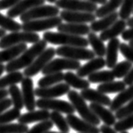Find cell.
<instances>
[{
    "instance_id": "cell-35",
    "label": "cell",
    "mask_w": 133,
    "mask_h": 133,
    "mask_svg": "<svg viewBox=\"0 0 133 133\" xmlns=\"http://www.w3.org/2000/svg\"><path fill=\"white\" fill-rule=\"evenodd\" d=\"M50 120L52 121V123L56 125V127L61 131V132H65V133L69 132L70 127L68 123V121H66V118L62 116V115L60 112L57 111L51 112Z\"/></svg>"
},
{
    "instance_id": "cell-26",
    "label": "cell",
    "mask_w": 133,
    "mask_h": 133,
    "mask_svg": "<svg viewBox=\"0 0 133 133\" xmlns=\"http://www.w3.org/2000/svg\"><path fill=\"white\" fill-rule=\"evenodd\" d=\"M25 50H27V45L25 43L3 49V51H0V63L13 61L14 59L21 55Z\"/></svg>"
},
{
    "instance_id": "cell-47",
    "label": "cell",
    "mask_w": 133,
    "mask_h": 133,
    "mask_svg": "<svg viewBox=\"0 0 133 133\" xmlns=\"http://www.w3.org/2000/svg\"><path fill=\"white\" fill-rule=\"evenodd\" d=\"M121 37L124 41H133V28H130L127 30L125 29L124 32L121 34Z\"/></svg>"
},
{
    "instance_id": "cell-17",
    "label": "cell",
    "mask_w": 133,
    "mask_h": 133,
    "mask_svg": "<svg viewBox=\"0 0 133 133\" xmlns=\"http://www.w3.org/2000/svg\"><path fill=\"white\" fill-rule=\"evenodd\" d=\"M58 32L66 33L73 36H83L89 35L91 32L90 27L86 24H77V23H62L57 27Z\"/></svg>"
},
{
    "instance_id": "cell-21",
    "label": "cell",
    "mask_w": 133,
    "mask_h": 133,
    "mask_svg": "<svg viewBox=\"0 0 133 133\" xmlns=\"http://www.w3.org/2000/svg\"><path fill=\"white\" fill-rule=\"evenodd\" d=\"M119 14L115 11L112 14H110L102 18H99V19L94 20L90 24V30L92 32H102V31L105 30L109 27H110L114 23H115L118 20Z\"/></svg>"
},
{
    "instance_id": "cell-46",
    "label": "cell",
    "mask_w": 133,
    "mask_h": 133,
    "mask_svg": "<svg viewBox=\"0 0 133 133\" xmlns=\"http://www.w3.org/2000/svg\"><path fill=\"white\" fill-rule=\"evenodd\" d=\"M13 105V102L11 99L5 98L2 100H0V114L5 112L7 110H9L10 107Z\"/></svg>"
},
{
    "instance_id": "cell-45",
    "label": "cell",
    "mask_w": 133,
    "mask_h": 133,
    "mask_svg": "<svg viewBox=\"0 0 133 133\" xmlns=\"http://www.w3.org/2000/svg\"><path fill=\"white\" fill-rule=\"evenodd\" d=\"M20 0H0V10L11 9Z\"/></svg>"
},
{
    "instance_id": "cell-25",
    "label": "cell",
    "mask_w": 133,
    "mask_h": 133,
    "mask_svg": "<svg viewBox=\"0 0 133 133\" xmlns=\"http://www.w3.org/2000/svg\"><path fill=\"white\" fill-rule=\"evenodd\" d=\"M131 99H133V84L119 93L118 95L113 100H111L110 110L112 112L117 111L120 108L125 105V104L130 102Z\"/></svg>"
},
{
    "instance_id": "cell-44",
    "label": "cell",
    "mask_w": 133,
    "mask_h": 133,
    "mask_svg": "<svg viewBox=\"0 0 133 133\" xmlns=\"http://www.w3.org/2000/svg\"><path fill=\"white\" fill-rule=\"evenodd\" d=\"M120 51L127 61L133 63V47L131 45L125 43H121Z\"/></svg>"
},
{
    "instance_id": "cell-27",
    "label": "cell",
    "mask_w": 133,
    "mask_h": 133,
    "mask_svg": "<svg viewBox=\"0 0 133 133\" xmlns=\"http://www.w3.org/2000/svg\"><path fill=\"white\" fill-rule=\"evenodd\" d=\"M64 81L66 84L70 87L77 89H89L90 86V83L89 80L79 77L78 74H75L72 72H66L64 73Z\"/></svg>"
},
{
    "instance_id": "cell-15",
    "label": "cell",
    "mask_w": 133,
    "mask_h": 133,
    "mask_svg": "<svg viewBox=\"0 0 133 133\" xmlns=\"http://www.w3.org/2000/svg\"><path fill=\"white\" fill-rule=\"evenodd\" d=\"M66 121L70 127L79 133H100L99 129L83 119H79L73 114L66 115Z\"/></svg>"
},
{
    "instance_id": "cell-10",
    "label": "cell",
    "mask_w": 133,
    "mask_h": 133,
    "mask_svg": "<svg viewBox=\"0 0 133 133\" xmlns=\"http://www.w3.org/2000/svg\"><path fill=\"white\" fill-rule=\"evenodd\" d=\"M81 64L79 61L72 60L68 58H56L51 60L41 71L42 74L47 75L51 73L59 72L62 70H78Z\"/></svg>"
},
{
    "instance_id": "cell-41",
    "label": "cell",
    "mask_w": 133,
    "mask_h": 133,
    "mask_svg": "<svg viewBox=\"0 0 133 133\" xmlns=\"http://www.w3.org/2000/svg\"><path fill=\"white\" fill-rule=\"evenodd\" d=\"M133 13V0H123L121 5L119 17L121 19L127 20Z\"/></svg>"
},
{
    "instance_id": "cell-11",
    "label": "cell",
    "mask_w": 133,
    "mask_h": 133,
    "mask_svg": "<svg viewBox=\"0 0 133 133\" xmlns=\"http://www.w3.org/2000/svg\"><path fill=\"white\" fill-rule=\"evenodd\" d=\"M55 3L57 8L69 11L95 13L98 9L97 4L85 0H57Z\"/></svg>"
},
{
    "instance_id": "cell-53",
    "label": "cell",
    "mask_w": 133,
    "mask_h": 133,
    "mask_svg": "<svg viewBox=\"0 0 133 133\" xmlns=\"http://www.w3.org/2000/svg\"><path fill=\"white\" fill-rule=\"evenodd\" d=\"M5 71V66L3 65V63H0V77L2 76V74Z\"/></svg>"
},
{
    "instance_id": "cell-3",
    "label": "cell",
    "mask_w": 133,
    "mask_h": 133,
    "mask_svg": "<svg viewBox=\"0 0 133 133\" xmlns=\"http://www.w3.org/2000/svg\"><path fill=\"white\" fill-rule=\"evenodd\" d=\"M68 98L72 106L74 107L75 110L79 114L83 120L96 127L100 124V120L91 110L90 107L86 104L85 99L81 96V94L75 90H70L68 94Z\"/></svg>"
},
{
    "instance_id": "cell-5",
    "label": "cell",
    "mask_w": 133,
    "mask_h": 133,
    "mask_svg": "<svg viewBox=\"0 0 133 133\" xmlns=\"http://www.w3.org/2000/svg\"><path fill=\"white\" fill-rule=\"evenodd\" d=\"M56 54L60 57L72 59L76 61H89L95 57V54L93 51L86 47L78 46H62L56 50Z\"/></svg>"
},
{
    "instance_id": "cell-56",
    "label": "cell",
    "mask_w": 133,
    "mask_h": 133,
    "mask_svg": "<svg viewBox=\"0 0 133 133\" xmlns=\"http://www.w3.org/2000/svg\"><path fill=\"white\" fill-rule=\"evenodd\" d=\"M45 133H65V132H57V131H47Z\"/></svg>"
},
{
    "instance_id": "cell-51",
    "label": "cell",
    "mask_w": 133,
    "mask_h": 133,
    "mask_svg": "<svg viewBox=\"0 0 133 133\" xmlns=\"http://www.w3.org/2000/svg\"><path fill=\"white\" fill-rule=\"evenodd\" d=\"M85 1L95 3V4H104L107 2V0H85Z\"/></svg>"
},
{
    "instance_id": "cell-34",
    "label": "cell",
    "mask_w": 133,
    "mask_h": 133,
    "mask_svg": "<svg viewBox=\"0 0 133 133\" xmlns=\"http://www.w3.org/2000/svg\"><path fill=\"white\" fill-rule=\"evenodd\" d=\"M0 28L4 30L16 32V31L22 30V24L16 22L10 17L5 16L0 13Z\"/></svg>"
},
{
    "instance_id": "cell-23",
    "label": "cell",
    "mask_w": 133,
    "mask_h": 133,
    "mask_svg": "<svg viewBox=\"0 0 133 133\" xmlns=\"http://www.w3.org/2000/svg\"><path fill=\"white\" fill-rule=\"evenodd\" d=\"M120 40L118 38H114L109 41L106 47L105 62L106 66L109 68H113L116 65L118 60V52L120 50Z\"/></svg>"
},
{
    "instance_id": "cell-37",
    "label": "cell",
    "mask_w": 133,
    "mask_h": 133,
    "mask_svg": "<svg viewBox=\"0 0 133 133\" xmlns=\"http://www.w3.org/2000/svg\"><path fill=\"white\" fill-rule=\"evenodd\" d=\"M29 127L21 123H8L0 125V133H27Z\"/></svg>"
},
{
    "instance_id": "cell-16",
    "label": "cell",
    "mask_w": 133,
    "mask_h": 133,
    "mask_svg": "<svg viewBox=\"0 0 133 133\" xmlns=\"http://www.w3.org/2000/svg\"><path fill=\"white\" fill-rule=\"evenodd\" d=\"M45 2V0H20L17 4L9 9L7 15L12 19L16 18L35 7L44 5Z\"/></svg>"
},
{
    "instance_id": "cell-30",
    "label": "cell",
    "mask_w": 133,
    "mask_h": 133,
    "mask_svg": "<svg viewBox=\"0 0 133 133\" xmlns=\"http://www.w3.org/2000/svg\"><path fill=\"white\" fill-rule=\"evenodd\" d=\"M127 85L123 81H111L104 83H100L98 86L97 90L104 94H115L121 93V91L125 89Z\"/></svg>"
},
{
    "instance_id": "cell-14",
    "label": "cell",
    "mask_w": 133,
    "mask_h": 133,
    "mask_svg": "<svg viewBox=\"0 0 133 133\" xmlns=\"http://www.w3.org/2000/svg\"><path fill=\"white\" fill-rule=\"evenodd\" d=\"M70 86L66 83H57V85L47 87V88H40L38 87L35 90V94L41 99H53L68 94Z\"/></svg>"
},
{
    "instance_id": "cell-12",
    "label": "cell",
    "mask_w": 133,
    "mask_h": 133,
    "mask_svg": "<svg viewBox=\"0 0 133 133\" xmlns=\"http://www.w3.org/2000/svg\"><path fill=\"white\" fill-rule=\"evenodd\" d=\"M60 17L62 20L66 23H77V24H87L92 23L96 19V16L93 13L79 12V11H69L62 10L60 12Z\"/></svg>"
},
{
    "instance_id": "cell-28",
    "label": "cell",
    "mask_w": 133,
    "mask_h": 133,
    "mask_svg": "<svg viewBox=\"0 0 133 133\" xmlns=\"http://www.w3.org/2000/svg\"><path fill=\"white\" fill-rule=\"evenodd\" d=\"M88 41L89 45L92 46L94 54L99 57H103L106 54V47L104 41L98 36L94 32H90L88 35Z\"/></svg>"
},
{
    "instance_id": "cell-38",
    "label": "cell",
    "mask_w": 133,
    "mask_h": 133,
    "mask_svg": "<svg viewBox=\"0 0 133 133\" xmlns=\"http://www.w3.org/2000/svg\"><path fill=\"white\" fill-rule=\"evenodd\" d=\"M132 68V62L129 61H123L119 63H116L113 68H112V73L115 76V78H124Z\"/></svg>"
},
{
    "instance_id": "cell-49",
    "label": "cell",
    "mask_w": 133,
    "mask_h": 133,
    "mask_svg": "<svg viewBox=\"0 0 133 133\" xmlns=\"http://www.w3.org/2000/svg\"><path fill=\"white\" fill-rule=\"evenodd\" d=\"M99 131H100V133H117L116 131H115V129L111 128L110 127L106 125H101L99 128Z\"/></svg>"
},
{
    "instance_id": "cell-19",
    "label": "cell",
    "mask_w": 133,
    "mask_h": 133,
    "mask_svg": "<svg viewBox=\"0 0 133 133\" xmlns=\"http://www.w3.org/2000/svg\"><path fill=\"white\" fill-rule=\"evenodd\" d=\"M81 96L85 100L90 101L94 104H99L104 106H110L111 99L106 94L99 92V91L93 89H86L81 91Z\"/></svg>"
},
{
    "instance_id": "cell-55",
    "label": "cell",
    "mask_w": 133,
    "mask_h": 133,
    "mask_svg": "<svg viewBox=\"0 0 133 133\" xmlns=\"http://www.w3.org/2000/svg\"><path fill=\"white\" fill-rule=\"evenodd\" d=\"M45 1H47L49 3H54L57 2V0H45Z\"/></svg>"
},
{
    "instance_id": "cell-9",
    "label": "cell",
    "mask_w": 133,
    "mask_h": 133,
    "mask_svg": "<svg viewBox=\"0 0 133 133\" xmlns=\"http://www.w3.org/2000/svg\"><path fill=\"white\" fill-rule=\"evenodd\" d=\"M36 107L41 110H51L66 115H71L75 112L74 107L71 103L55 99H39L36 100Z\"/></svg>"
},
{
    "instance_id": "cell-36",
    "label": "cell",
    "mask_w": 133,
    "mask_h": 133,
    "mask_svg": "<svg viewBox=\"0 0 133 133\" xmlns=\"http://www.w3.org/2000/svg\"><path fill=\"white\" fill-rule=\"evenodd\" d=\"M8 91H9V94L11 96L13 105L16 109L22 110L23 107L24 106V104L22 92L19 89V87L17 85H12L9 87Z\"/></svg>"
},
{
    "instance_id": "cell-48",
    "label": "cell",
    "mask_w": 133,
    "mask_h": 133,
    "mask_svg": "<svg viewBox=\"0 0 133 133\" xmlns=\"http://www.w3.org/2000/svg\"><path fill=\"white\" fill-rule=\"evenodd\" d=\"M123 82L125 83V85H132L133 84V66L131 69L128 72V73L124 77V80Z\"/></svg>"
},
{
    "instance_id": "cell-18",
    "label": "cell",
    "mask_w": 133,
    "mask_h": 133,
    "mask_svg": "<svg viewBox=\"0 0 133 133\" xmlns=\"http://www.w3.org/2000/svg\"><path fill=\"white\" fill-rule=\"evenodd\" d=\"M105 66V59H104L103 57H94V59L89 60L84 65L80 66L77 70V74L81 78H84V77L89 76L97 71H99Z\"/></svg>"
},
{
    "instance_id": "cell-58",
    "label": "cell",
    "mask_w": 133,
    "mask_h": 133,
    "mask_svg": "<svg viewBox=\"0 0 133 133\" xmlns=\"http://www.w3.org/2000/svg\"><path fill=\"white\" fill-rule=\"evenodd\" d=\"M121 133H128V132H127V131H124V132H121Z\"/></svg>"
},
{
    "instance_id": "cell-2",
    "label": "cell",
    "mask_w": 133,
    "mask_h": 133,
    "mask_svg": "<svg viewBox=\"0 0 133 133\" xmlns=\"http://www.w3.org/2000/svg\"><path fill=\"white\" fill-rule=\"evenodd\" d=\"M43 40L48 43L53 45H61L63 46H78L87 47L89 45L88 39L83 37L73 36V35L46 31L43 34Z\"/></svg>"
},
{
    "instance_id": "cell-50",
    "label": "cell",
    "mask_w": 133,
    "mask_h": 133,
    "mask_svg": "<svg viewBox=\"0 0 133 133\" xmlns=\"http://www.w3.org/2000/svg\"><path fill=\"white\" fill-rule=\"evenodd\" d=\"M9 94V91L5 89H0V100L7 98Z\"/></svg>"
},
{
    "instance_id": "cell-13",
    "label": "cell",
    "mask_w": 133,
    "mask_h": 133,
    "mask_svg": "<svg viewBox=\"0 0 133 133\" xmlns=\"http://www.w3.org/2000/svg\"><path fill=\"white\" fill-rule=\"evenodd\" d=\"M22 88V95L24 99V104L28 111L35 110L36 107V94L34 89V83L30 78L25 77L21 82Z\"/></svg>"
},
{
    "instance_id": "cell-57",
    "label": "cell",
    "mask_w": 133,
    "mask_h": 133,
    "mask_svg": "<svg viewBox=\"0 0 133 133\" xmlns=\"http://www.w3.org/2000/svg\"><path fill=\"white\" fill-rule=\"evenodd\" d=\"M129 45H131V46L133 47V41H130V43H129Z\"/></svg>"
},
{
    "instance_id": "cell-20",
    "label": "cell",
    "mask_w": 133,
    "mask_h": 133,
    "mask_svg": "<svg viewBox=\"0 0 133 133\" xmlns=\"http://www.w3.org/2000/svg\"><path fill=\"white\" fill-rule=\"evenodd\" d=\"M89 107L91 110L96 115V116L100 121H102L104 122V125L111 127V125H114L115 124V122H116V117L112 113V111L110 110L106 109L104 105H101V104H94V103H91Z\"/></svg>"
},
{
    "instance_id": "cell-39",
    "label": "cell",
    "mask_w": 133,
    "mask_h": 133,
    "mask_svg": "<svg viewBox=\"0 0 133 133\" xmlns=\"http://www.w3.org/2000/svg\"><path fill=\"white\" fill-rule=\"evenodd\" d=\"M20 115H21L20 110L14 107L13 109H10L0 114V125L8 124L15 120H18Z\"/></svg>"
},
{
    "instance_id": "cell-8",
    "label": "cell",
    "mask_w": 133,
    "mask_h": 133,
    "mask_svg": "<svg viewBox=\"0 0 133 133\" xmlns=\"http://www.w3.org/2000/svg\"><path fill=\"white\" fill-rule=\"evenodd\" d=\"M62 19L60 16L50 17V18L30 20L22 24V30L27 31V32H40V31H45L47 30L53 29L61 24Z\"/></svg>"
},
{
    "instance_id": "cell-52",
    "label": "cell",
    "mask_w": 133,
    "mask_h": 133,
    "mask_svg": "<svg viewBox=\"0 0 133 133\" xmlns=\"http://www.w3.org/2000/svg\"><path fill=\"white\" fill-rule=\"evenodd\" d=\"M127 26L128 27H130V28H133V17H130L127 20Z\"/></svg>"
},
{
    "instance_id": "cell-22",
    "label": "cell",
    "mask_w": 133,
    "mask_h": 133,
    "mask_svg": "<svg viewBox=\"0 0 133 133\" xmlns=\"http://www.w3.org/2000/svg\"><path fill=\"white\" fill-rule=\"evenodd\" d=\"M50 112L46 110H32L27 113L21 115L18 119L19 123L21 124H30L34 122H41L43 121H46L50 119Z\"/></svg>"
},
{
    "instance_id": "cell-1",
    "label": "cell",
    "mask_w": 133,
    "mask_h": 133,
    "mask_svg": "<svg viewBox=\"0 0 133 133\" xmlns=\"http://www.w3.org/2000/svg\"><path fill=\"white\" fill-rule=\"evenodd\" d=\"M46 45L47 42L44 40H40L38 42L33 44L32 46L24 51L18 57L8 62V64L5 66V71L11 72L28 68L38 56L46 49Z\"/></svg>"
},
{
    "instance_id": "cell-54",
    "label": "cell",
    "mask_w": 133,
    "mask_h": 133,
    "mask_svg": "<svg viewBox=\"0 0 133 133\" xmlns=\"http://www.w3.org/2000/svg\"><path fill=\"white\" fill-rule=\"evenodd\" d=\"M6 35V30H3V29H1L0 28V39L1 38H3V36H4Z\"/></svg>"
},
{
    "instance_id": "cell-40",
    "label": "cell",
    "mask_w": 133,
    "mask_h": 133,
    "mask_svg": "<svg viewBox=\"0 0 133 133\" xmlns=\"http://www.w3.org/2000/svg\"><path fill=\"white\" fill-rule=\"evenodd\" d=\"M133 128V115H129V116L119 120V121L115 122L114 125L115 131L117 132H124L127 131V130Z\"/></svg>"
},
{
    "instance_id": "cell-7",
    "label": "cell",
    "mask_w": 133,
    "mask_h": 133,
    "mask_svg": "<svg viewBox=\"0 0 133 133\" xmlns=\"http://www.w3.org/2000/svg\"><path fill=\"white\" fill-rule=\"evenodd\" d=\"M60 14L59 8L53 5H41L30 9L29 11L19 16L20 20L23 23H25L30 20H36L41 19L50 18V17L58 16Z\"/></svg>"
},
{
    "instance_id": "cell-24",
    "label": "cell",
    "mask_w": 133,
    "mask_h": 133,
    "mask_svg": "<svg viewBox=\"0 0 133 133\" xmlns=\"http://www.w3.org/2000/svg\"><path fill=\"white\" fill-rule=\"evenodd\" d=\"M127 21L123 19H118L116 22L114 23L110 27H109L105 30L102 31L99 34V38L103 41H110L114 38H117L124 32V30L127 28Z\"/></svg>"
},
{
    "instance_id": "cell-43",
    "label": "cell",
    "mask_w": 133,
    "mask_h": 133,
    "mask_svg": "<svg viewBox=\"0 0 133 133\" xmlns=\"http://www.w3.org/2000/svg\"><path fill=\"white\" fill-rule=\"evenodd\" d=\"M133 115V99L127 104V105H123L117 111H115V117L119 120L125 118L129 115Z\"/></svg>"
},
{
    "instance_id": "cell-4",
    "label": "cell",
    "mask_w": 133,
    "mask_h": 133,
    "mask_svg": "<svg viewBox=\"0 0 133 133\" xmlns=\"http://www.w3.org/2000/svg\"><path fill=\"white\" fill-rule=\"evenodd\" d=\"M40 39V36L36 33L27 32V31H16L10 34L5 35L3 38L0 39V48L5 49L11 47L14 45L23 44V43H32L35 44L38 42Z\"/></svg>"
},
{
    "instance_id": "cell-29",
    "label": "cell",
    "mask_w": 133,
    "mask_h": 133,
    "mask_svg": "<svg viewBox=\"0 0 133 133\" xmlns=\"http://www.w3.org/2000/svg\"><path fill=\"white\" fill-rule=\"evenodd\" d=\"M123 0H109L105 3L102 4L101 7H98L97 10L94 13L98 18H102L113 12H115L119 7H121Z\"/></svg>"
},
{
    "instance_id": "cell-31",
    "label": "cell",
    "mask_w": 133,
    "mask_h": 133,
    "mask_svg": "<svg viewBox=\"0 0 133 133\" xmlns=\"http://www.w3.org/2000/svg\"><path fill=\"white\" fill-rule=\"evenodd\" d=\"M24 73L19 71L8 72L6 76L0 78V89H5L7 87L16 85L22 82L24 79Z\"/></svg>"
},
{
    "instance_id": "cell-32",
    "label": "cell",
    "mask_w": 133,
    "mask_h": 133,
    "mask_svg": "<svg viewBox=\"0 0 133 133\" xmlns=\"http://www.w3.org/2000/svg\"><path fill=\"white\" fill-rule=\"evenodd\" d=\"M64 80V73L62 72L51 73V74L45 75L43 78H41L38 81V86L40 88H47L54 84L61 83Z\"/></svg>"
},
{
    "instance_id": "cell-33",
    "label": "cell",
    "mask_w": 133,
    "mask_h": 133,
    "mask_svg": "<svg viewBox=\"0 0 133 133\" xmlns=\"http://www.w3.org/2000/svg\"><path fill=\"white\" fill-rule=\"evenodd\" d=\"M115 76L111 71L104 70V71H97L88 76V80L92 83H104L114 81Z\"/></svg>"
},
{
    "instance_id": "cell-6",
    "label": "cell",
    "mask_w": 133,
    "mask_h": 133,
    "mask_svg": "<svg viewBox=\"0 0 133 133\" xmlns=\"http://www.w3.org/2000/svg\"><path fill=\"white\" fill-rule=\"evenodd\" d=\"M55 55H56V49H54L53 47L46 48L43 52H41L38 56L36 58V60L28 66V68H24L23 72L24 75L25 77H28V78H31V77L37 75L52 60V58L54 57Z\"/></svg>"
},
{
    "instance_id": "cell-42",
    "label": "cell",
    "mask_w": 133,
    "mask_h": 133,
    "mask_svg": "<svg viewBox=\"0 0 133 133\" xmlns=\"http://www.w3.org/2000/svg\"><path fill=\"white\" fill-rule=\"evenodd\" d=\"M53 125L54 124L52 123V121L50 119L46 121H41L36 125H34L31 129H30L27 133H45L53 127Z\"/></svg>"
}]
</instances>
